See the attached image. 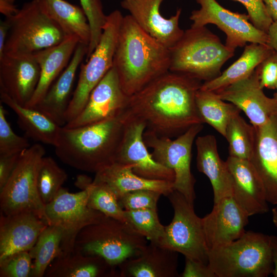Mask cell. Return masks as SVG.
I'll use <instances>...</instances> for the list:
<instances>
[{
    "mask_svg": "<svg viewBox=\"0 0 277 277\" xmlns=\"http://www.w3.org/2000/svg\"><path fill=\"white\" fill-rule=\"evenodd\" d=\"M174 211L171 223L165 226V237L161 245L188 258L208 264L207 248L202 218L195 213L193 205L179 191L168 196Z\"/></svg>",
    "mask_w": 277,
    "mask_h": 277,
    "instance_id": "8fae6325",
    "label": "cell"
},
{
    "mask_svg": "<svg viewBox=\"0 0 277 277\" xmlns=\"http://www.w3.org/2000/svg\"><path fill=\"white\" fill-rule=\"evenodd\" d=\"M31 146L26 137L16 134L7 121L6 112L0 104V156L21 153Z\"/></svg>",
    "mask_w": 277,
    "mask_h": 277,
    "instance_id": "f35d334b",
    "label": "cell"
},
{
    "mask_svg": "<svg viewBox=\"0 0 277 277\" xmlns=\"http://www.w3.org/2000/svg\"><path fill=\"white\" fill-rule=\"evenodd\" d=\"M15 2V0H0V12L5 17L13 15L18 11Z\"/></svg>",
    "mask_w": 277,
    "mask_h": 277,
    "instance_id": "7dc6e473",
    "label": "cell"
},
{
    "mask_svg": "<svg viewBox=\"0 0 277 277\" xmlns=\"http://www.w3.org/2000/svg\"><path fill=\"white\" fill-rule=\"evenodd\" d=\"M129 98L112 67L92 91L81 113L64 126L77 127L118 116L125 110Z\"/></svg>",
    "mask_w": 277,
    "mask_h": 277,
    "instance_id": "9a60e30c",
    "label": "cell"
},
{
    "mask_svg": "<svg viewBox=\"0 0 277 277\" xmlns=\"http://www.w3.org/2000/svg\"><path fill=\"white\" fill-rule=\"evenodd\" d=\"M274 51L267 44L246 45L241 56L220 76L204 82L201 89L215 91L250 75L256 67Z\"/></svg>",
    "mask_w": 277,
    "mask_h": 277,
    "instance_id": "f546056e",
    "label": "cell"
},
{
    "mask_svg": "<svg viewBox=\"0 0 277 277\" xmlns=\"http://www.w3.org/2000/svg\"><path fill=\"white\" fill-rule=\"evenodd\" d=\"M216 277H266L272 273L271 235L245 231L232 242L209 251Z\"/></svg>",
    "mask_w": 277,
    "mask_h": 277,
    "instance_id": "5b68a950",
    "label": "cell"
},
{
    "mask_svg": "<svg viewBox=\"0 0 277 277\" xmlns=\"http://www.w3.org/2000/svg\"><path fill=\"white\" fill-rule=\"evenodd\" d=\"M254 136L253 125L248 124L240 114L233 117L226 130L229 156L250 161L254 148Z\"/></svg>",
    "mask_w": 277,
    "mask_h": 277,
    "instance_id": "e575fe53",
    "label": "cell"
},
{
    "mask_svg": "<svg viewBox=\"0 0 277 277\" xmlns=\"http://www.w3.org/2000/svg\"><path fill=\"white\" fill-rule=\"evenodd\" d=\"M147 239L126 222L104 215L77 233L74 248L84 254L97 255L113 266L138 255Z\"/></svg>",
    "mask_w": 277,
    "mask_h": 277,
    "instance_id": "8992f818",
    "label": "cell"
},
{
    "mask_svg": "<svg viewBox=\"0 0 277 277\" xmlns=\"http://www.w3.org/2000/svg\"><path fill=\"white\" fill-rule=\"evenodd\" d=\"M196 166L210 180L213 191L214 203L232 196L233 182L226 161L220 157L215 137L211 134L197 136Z\"/></svg>",
    "mask_w": 277,
    "mask_h": 277,
    "instance_id": "d4e9b609",
    "label": "cell"
},
{
    "mask_svg": "<svg viewBox=\"0 0 277 277\" xmlns=\"http://www.w3.org/2000/svg\"><path fill=\"white\" fill-rule=\"evenodd\" d=\"M65 171L51 157L44 156L37 173V187L39 197L45 205L56 196L67 179Z\"/></svg>",
    "mask_w": 277,
    "mask_h": 277,
    "instance_id": "d590c367",
    "label": "cell"
},
{
    "mask_svg": "<svg viewBox=\"0 0 277 277\" xmlns=\"http://www.w3.org/2000/svg\"><path fill=\"white\" fill-rule=\"evenodd\" d=\"M219 97L243 111L252 125L260 126L277 114V102L267 97L260 87L256 68L248 76L215 91Z\"/></svg>",
    "mask_w": 277,
    "mask_h": 277,
    "instance_id": "2e32d148",
    "label": "cell"
},
{
    "mask_svg": "<svg viewBox=\"0 0 277 277\" xmlns=\"http://www.w3.org/2000/svg\"><path fill=\"white\" fill-rule=\"evenodd\" d=\"M182 277H216L208 264L185 258L184 269Z\"/></svg>",
    "mask_w": 277,
    "mask_h": 277,
    "instance_id": "ee69618b",
    "label": "cell"
},
{
    "mask_svg": "<svg viewBox=\"0 0 277 277\" xmlns=\"http://www.w3.org/2000/svg\"><path fill=\"white\" fill-rule=\"evenodd\" d=\"M32 259L29 251L13 253L0 261L1 277L30 276Z\"/></svg>",
    "mask_w": 277,
    "mask_h": 277,
    "instance_id": "ab89813d",
    "label": "cell"
},
{
    "mask_svg": "<svg viewBox=\"0 0 277 277\" xmlns=\"http://www.w3.org/2000/svg\"><path fill=\"white\" fill-rule=\"evenodd\" d=\"M195 1L200 8L191 12V27H202L209 24L216 25L226 35L225 45L234 50L245 46L247 43L267 44V33L250 22L248 14L231 11L216 0Z\"/></svg>",
    "mask_w": 277,
    "mask_h": 277,
    "instance_id": "4fadbf2b",
    "label": "cell"
},
{
    "mask_svg": "<svg viewBox=\"0 0 277 277\" xmlns=\"http://www.w3.org/2000/svg\"><path fill=\"white\" fill-rule=\"evenodd\" d=\"M124 112L85 126L62 127L54 147L56 156L71 167L95 174L114 163L124 130Z\"/></svg>",
    "mask_w": 277,
    "mask_h": 277,
    "instance_id": "3957f363",
    "label": "cell"
},
{
    "mask_svg": "<svg viewBox=\"0 0 277 277\" xmlns=\"http://www.w3.org/2000/svg\"><path fill=\"white\" fill-rule=\"evenodd\" d=\"M1 102L16 114L18 123L27 137L55 147L62 126L35 108L22 106L5 92L0 90Z\"/></svg>",
    "mask_w": 277,
    "mask_h": 277,
    "instance_id": "f1b7e54d",
    "label": "cell"
},
{
    "mask_svg": "<svg viewBox=\"0 0 277 277\" xmlns=\"http://www.w3.org/2000/svg\"><path fill=\"white\" fill-rule=\"evenodd\" d=\"M272 256L273 264L272 274L277 277V237L271 235Z\"/></svg>",
    "mask_w": 277,
    "mask_h": 277,
    "instance_id": "f907efd6",
    "label": "cell"
},
{
    "mask_svg": "<svg viewBox=\"0 0 277 277\" xmlns=\"http://www.w3.org/2000/svg\"><path fill=\"white\" fill-rule=\"evenodd\" d=\"M224 101L215 92L201 88L195 95L196 108L203 123L209 124L225 137L228 123L241 110L233 104Z\"/></svg>",
    "mask_w": 277,
    "mask_h": 277,
    "instance_id": "1f68e13d",
    "label": "cell"
},
{
    "mask_svg": "<svg viewBox=\"0 0 277 277\" xmlns=\"http://www.w3.org/2000/svg\"><path fill=\"white\" fill-rule=\"evenodd\" d=\"M275 89H276V92L274 94L273 97L274 98V100L277 102V83H276V86H275Z\"/></svg>",
    "mask_w": 277,
    "mask_h": 277,
    "instance_id": "f5cc1de1",
    "label": "cell"
},
{
    "mask_svg": "<svg viewBox=\"0 0 277 277\" xmlns=\"http://www.w3.org/2000/svg\"><path fill=\"white\" fill-rule=\"evenodd\" d=\"M169 51V71L207 82L220 75L222 66L234 55L235 50L204 26L185 30Z\"/></svg>",
    "mask_w": 277,
    "mask_h": 277,
    "instance_id": "277c9868",
    "label": "cell"
},
{
    "mask_svg": "<svg viewBox=\"0 0 277 277\" xmlns=\"http://www.w3.org/2000/svg\"><path fill=\"white\" fill-rule=\"evenodd\" d=\"M48 225L44 219L31 212L1 213L0 261L13 253L29 251Z\"/></svg>",
    "mask_w": 277,
    "mask_h": 277,
    "instance_id": "7402d4cb",
    "label": "cell"
},
{
    "mask_svg": "<svg viewBox=\"0 0 277 277\" xmlns=\"http://www.w3.org/2000/svg\"><path fill=\"white\" fill-rule=\"evenodd\" d=\"M6 18L10 27L5 53L33 54L58 44L67 37L40 0L25 3Z\"/></svg>",
    "mask_w": 277,
    "mask_h": 277,
    "instance_id": "52a82bcc",
    "label": "cell"
},
{
    "mask_svg": "<svg viewBox=\"0 0 277 277\" xmlns=\"http://www.w3.org/2000/svg\"><path fill=\"white\" fill-rule=\"evenodd\" d=\"M123 17L118 10H114L107 15L98 44L86 60V63L81 64L77 85L65 116L66 124L81 113L92 91L113 67L114 55Z\"/></svg>",
    "mask_w": 277,
    "mask_h": 277,
    "instance_id": "ba28073f",
    "label": "cell"
},
{
    "mask_svg": "<svg viewBox=\"0 0 277 277\" xmlns=\"http://www.w3.org/2000/svg\"><path fill=\"white\" fill-rule=\"evenodd\" d=\"M248 217L232 196L224 197L214 203L211 212L202 218L208 250L240 238L246 231Z\"/></svg>",
    "mask_w": 277,
    "mask_h": 277,
    "instance_id": "ac0fdd59",
    "label": "cell"
},
{
    "mask_svg": "<svg viewBox=\"0 0 277 277\" xmlns=\"http://www.w3.org/2000/svg\"><path fill=\"white\" fill-rule=\"evenodd\" d=\"M133 166L116 162L95 173L93 180L106 184L118 199L125 193L137 190H151L167 196L173 190V182L147 179L136 174Z\"/></svg>",
    "mask_w": 277,
    "mask_h": 277,
    "instance_id": "83f0119b",
    "label": "cell"
},
{
    "mask_svg": "<svg viewBox=\"0 0 277 277\" xmlns=\"http://www.w3.org/2000/svg\"><path fill=\"white\" fill-rule=\"evenodd\" d=\"M64 231L60 227L48 225L30 250L33 260L31 277H43L51 263L61 254Z\"/></svg>",
    "mask_w": 277,
    "mask_h": 277,
    "instance_id": "d6a6232c",
    "label": "cell"
},
{
    "mask_svg": "<svg viewBox=\"0 0 277 277\" xmlns=\"http://www.w3.org/2000/svg\"><path fill=\"white\" fill-rule=\"evenodd\" d=\"M88 48L86 44H78L67 66L34 107L62 127L66 124L65 116L73 93L76 73L86 56Z\"/></svg>",
    "mask_w": 277,
    "mask_h": 277,
    "instance_id": "603a6c76",
    "label": "cell"
},
{
    "mask_svg": "<svg viewBox=\"0 0 277 277\" xmlns=\"http://www.w3.org/2000/svg\"><path fill=\"white\" fill-rule=\"evenodd\" d=\"M122 137L115 162L132 165L133 172L142 177L173 182V171L155 161L147 149L143 138L145 124L125 111Z\"/></svg>",
    "mask_w": 277,
    "mask_h": 277,
    "instance_id": "5bb4252c",
    "label": "cell"
},
{
    "mask_svg": "<svg viewBox=\"0 0 277 277\" xmlns=\"http://www.w3.org/2000/svg\"><path fill=\"white\" fill-rule=\"evenodd\" d=\"M40 72L33 54L5 53L0 58V90L26 106L37 88Z\"/></svg>",
    "mask_w": 277,
    "mask_h": 277,
    "instance_id": "e0dca14e",
    "label": "cell"
},
{
    "mask_svg": "<svg viewBox=\"0 0 277 277\" xmlns=\"http://www.w3.org/2000/svg\"><path fill=\"white\" fill-rule=\"evenodd\" d=\"M10 22L9 19L5 17L3 21H1L0 23V58L5 54V46L9 31L10 29Z\"/></svg>",
    "mask_w": 277,
    "mask_h": 277,
    "instance_id": "bcb514c9",
    "label": "cell"
},
{
    "mask_svg": "<svg viewBox=\"0 0 277 277\" xmlns=\"http://www.w3.org/2000/svg\"><path fill=\"white\" fill-rule=\"evenodd\" d=\"M104 215L88 206L87 190L71 193L62 187L53 200L45 205L44 219L48 225L63 230L62 251H67L74 249L75 238L81 230Z\"/></svg>",
    "mask_w": 277,
    "mask_h": 277,
    "instance_id": "7c38bea8",
    "label": "cell"
},
{
    "mask_svg": "<svg viewBox=\"0 0 277 277\" xmlns=\"http://www.w3.org/2000/svg\"><path fill=\"white\" fill-rule=\"evenodd\" d=\"M254 127V148L250 161L262 181L267 202L277 205V114L264 124Z\"/></svg>",
    "mask_w": 277,
    "mask_h": 277,
    "instance_id": "44dd1931",
    "label": "cell"
},
{
    "mask_svg": "<svg viewBox=\"0 0 277 277\" xmlns=\"http://www.w3.org/2000/svg\"><path fill=\"white\" fill-rule=\"evenodd\" d=\"M169 49L147 33L130 15L123 17L113 67L124 92L136 93L170 69Z\"/></svg>",
    "mask_w": 277,
    "mask_h": 277,
    "instance_id": "7a4b0ae2",
    "label": "cell"
},
{
    "mask_svg": "<svg viewBox=\"0 0 277 277\" xmlns=\"http://www.w3.org/2000/svg\"><path fill=\"white\" fill-rule=\"evenodd\" d=\"M80 43L74 36H67L61 43L33 53L40 67V78L35 91L28 104L34 108L70 62Z\"/></svg>",
    "mask_w": 277,
    "mask_h": 277,
    "instance_id": "484cf974",
    "label": "cell"
},
{
    "mask_svg": "<svg viewBox=\"0 0 277 277\" xmlns=\"http://www.w3.org/2000/svg\"><path fill=\"white\" fill-rule=\"evenodd\" d=\"M260 87L275 89L277 83V55L274 52L258 67Z\"/></svg>",
    "mask_w": 277,
    "mask_h": 277,
    "instance_id": "7bdbcfd3",
    "label": "cell"
},
{
    "mask_svg": "<svg viewBox=\"0 0 277 277\" xmlns=\"http://www.w3.org/2000/svg\"><path fill=\"white\" fill-rule=\"evenodd\" d=\"M233 182L232 197L249 216L269 210L262 181L250 161L229 156L226 161Z\"/></svg>",
    "mask_w": 277,
    "mask_h": 277,
    "instance_id": "ffe728a7",
    "label": "cell"
},
{
    "mask_svg": "<svg viewBox=\"0 0 277 277\" xmlns=\"http://www.w3.org/2000/svg\"><path fill=\"white\" fill-rule=\"evenodd\" d=\"M202 84L188 75L169 71L129 96L125 111L143 121L146 130L176 137L203 123L195 103Z\"/></svg>",
    "mask_w": 277,
    "mask_h": 277,
    "instance_id": "6da1fadb",
    "label": "cell"
},
{
    "mask_svg": "<svg viewBox=\"0 0 277 277\" xmlns=\"http://www.w3.org/2000/svg\"><path fill=\"white\" fill-rule=\"evenodd\" d=\"M165 0H123L121 7L129 12L140 26L169 49L182 37L184 30L179 26L182 9L169 18L160 12Z\"/></svg>",
    "mask_w": 277,
    "mask_h": 277,
    "instance_id": "d6986e66",
    "label": "cell"
},
{
    "mask_svg": "<svg viewBox=\"0 0 277 277\" xmlns=\"http://www.w3.org/2000/svg\"><path fill=\"white\" fill-rule=\"evenodd\" d=\"M269 45L277 55V22H273L267 32Z\"/></svg>",
    "mask_w": 277,
    "mask_h": 277,
    "instance_id": "c3c4849f",
    "label": "cell"
},
{
    "mask_svg": "<svg viewBox=\"0 0 277 277\" xmlns=\"http://www.w3.org/2000/svg\"><path fill=\"white\" fill-rule=\"evenodd\" d=\"M267 11L273 22H277V0H263Z\"/></svg>",
    "mask_w": 277,
    "mask_h": 277,
    "instance_id": "681fc988",
    "label": "cell"
},
{
    "mask_svg": "<svg viewBox=\"0 0 277 277\" xmlns=\"http://www.w3.org/2000/svg\"><path fill=\"white\" fill-rule=\"evenodd\" d=\"M40 1L48 14L66 36H76L80 43L89 46L91 40L90 27L81 6L65 0Z\"/></svg>",
    "mask_w": 277,
    "mask_h": 277,
    "instance_id": "4dcf8cb0",
    "label": "cell"
},
{
    "mask_svg": "<svg viewBox=\"0 0 277 277\" xmlns=\"http://www.w3.org/2000/svg\"><path fill=\"white\" fill-rule=\"evenodd\" d=\"M162 195L160 192L146 189L137 190L125 193L118 201L124 210L142 209L157 210V203Z\"/></svg>",
    "mask_w": 277,
    "mask_h": 277,
    "instance_id": "60d3db41",
    "label": "cell"
},
{
    "mask_svg": "<svg viewBox=\"0 0 277 277\" xmlns=\"http://www.w3.org/2000/svg\"><path fill=\"white\" fill-rule=\"evenodd\" d=\"M272 221L274 225L277 227V208H274L272 210Z\"/></svg>",
    "mask_w": 277,
    "mask_h": 277,
    "instance_id": "816d5d0a",
    "label": "cell"
},
{
    "mask_svg": "<svg viewBox=\"0 0 277 277\" xmlns=\"http://www.w3.org/2000/svg\"><path fill=\"white\" fill-rule=\"evenodd\" d=\"M241 3L246 9L251 23L266 32L273 22L269 15L263 0H232Z\"/></svg>",
    "mask_w": 277,
    "mask_h": 277,
    "instance_id": "b9f144b4",
    "label": "cell"
},
{
    "mask_svg": "<svg viewBox=\"0 0 277 277\" xmlns=\"http://www.w3.org/2000/svg\"><path fill=\"white\" fill-rule=\"evenodd\" d=\"M80 2L87 17L91 29V40L86 55L87 60L100 42L107 15L103 11L101 0H80Z\"/></svg>",
    "mask_w": 277,
    "mask_h": 277,
    "instance_id": "74e56055",
    "label": "cell"
},
{
    "mask_svg": "<svg viewBox=\"0 0 277 277\" xmlns=\"http://www.w3.org/2000/svg\"><path fill=\"white\" fill-rule=\"evenodd\" d=\"M97 255H86L75 248L63 251L49 266L46 277L119 276L118 270Z\"/></svg>",
    "mask_w": 277,
    "mask_h": 277,
    "instance_id": "4316f807",
    "label": "cell"
},
{
    "mask_svg": "<svg viewBox=\"0 0 277 277\" xmlns=\"http://www.w3.org/2000/svg\"><path fill=\"white\" fill-rule=\"evenodd\" d=\"M125 222L150 242L161 245L165 237V228L160 222L157 210L142 209L125 210Z\"/></svg>",
    "mask_w": 277,
    "mask_h": 277,
    "instance_id": "8d00e7d4",
    "label": "cell"
},
{
    "mask_svg": "<svg viewBox=\"0 0 277 277\" xmlns=\"http://www.w3.org/2000/svg\"><path fill=\"white\" fill-rule=\"evenodd\" d=\"M178 252L150 242L141 253L118 267L120 277H176Z\"/></svg>",
    "mask_w": 277,
    "mask_h": 277,
    "instance_id": "cb8c5ba5",
    "label": "cell"
},
{
    "mask_svg": "<svg viewBox=\"0 0 277 277\" xmlns=\"http://www.w3.org/2000/svg\"><path fill=\"white\" fill-rule=\"evenodd\" d=\"M45 149L35 144L23 152L4 186L0 190L1 213L12 215L31 212L44 219L45 205L37 187V173Z\"/></svg>",
    "mask_w": 277,
    "mask_h": 277,
    "instance_id": "9c48e42d",
    "label": "cell"
},
{
    "mask_svg": "<svg viewBox=\"0 0 277 277\" xmlns=\"http://www.w3.org/2000/svg\"><path fill=\"white\" fill-rule=\"evenodd\" d=\"M21 153L0 156V190L13 171Z\"/></svg>",
    "mask_w": 277,
    "mask_h": 277,
    "instance_id": "f6af8a7d",
    "label": "cell"
},
{
    "mask_svg": "<svg viewBox=\"0 0 277 277\" xmlns=\"http://www.w3.org/2000/svg\"><path fill=\"white\" fill-rule=\"evenodd\" d=\"M75 185L88 192V204L106 216L125 222L124 211L112 190L105 183L92 180L86 175L77 176Z\"/></svg>",
    "mask_w": 277,
    "mask_h": 277,
    "instance_id": "836d02e7",
    "label": "cell"
},
{
    "mask_svg": "<svg viewBox=\"0 0 277 277\" xmlns=\"http://www.w3.org/2000/svg\"><path fill=\"white\" fill-rule=\"evenodd\" d=\"M203 128V124L193 125L174 140L159 136L148 130L143 134L146 146L152 149L153 159L173 171L174 190L182 193L193 205L195 199V180L191 171L192 148Z\"/></svg>",
    "mask_w": 277,
    "mask_h": 277,
    "instance_id": "30bf717a",
    "label": "cell"
}]
</instances>
